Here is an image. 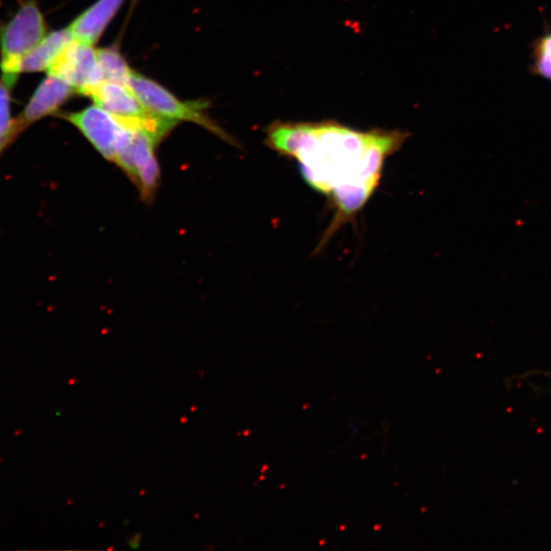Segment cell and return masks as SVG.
I'll return each instance as SVG.
<instances>
[{
  "mask_svg": "<svg viewBox=\"0 0 551 551\" xmlns=\"http://www.w3.org/2000/svg\"><path fill=\"white\" fill-rule=\"evenodd\" d=\"M47 73L67 83L76 93L85 96L104 81L97 58V49H94L93 45L75 39L65 47Z\"/></svg>",
  "mask_w": 551,
  "mask_h": 551,
  "instance_id": "obj_6",
  "label": "cell"
},
{
  "mask_svg": "<svg viewBox=\"0 0 551 551\" xmlns=\"http://www.w3.org/2000/svg\"><path fill=\"white\" fill-rule=\"evenodd\" d=\"M73 40L74 37L69 28L47 34L24 58L21 73L48 71Z\"/></svg>",
  "mask_w": 551,
  "mask_h": 551,
  "instance_id": "obj_9",
  "label": "cell"
},
{
  "mask_svg": "<svg viewBox=\"0 0 551 551\" xmlns=\"http://www.w3.org/2000/svg\"><path fill=\"white\" fill-rule=\"evenodd\" d=\"M159 144L152 136L130 129L115 160V164L135 184L145 203L153 202L160 185L161 169L156 156Z\"/></svg>",
  "mask_w": 551,
  "mask_h": 551,
  "instance_id": "obj_4",
  "label": "cell"
},
{
  "mask_svg": "<svg viewBox=\"0 0 551 551\" xmlns=\"http://www.w3.org/2000/svg\"><path fill=\"white\" fill-rule=\"evenodd\" d=\"M128 86L143 107L155 115L173 121H187L202 126L218 137L234 143V140L206 113L205 102H182L158 82L133 71Z\"/></svg>",
  "mask_w": 551,
  "mask_h": 551,
  "instance_id": "obj_3",
  "label": "cell"
},
{
  "mask_svg": "<svg viewBox=\"0 0 551 551\" xmlns=\"http://www.w3.org/2000/svg\"><path fill=\"white\" fill-rule=\"evenodd\" d=\"M408 137L398 130L364 132L335 121L276 122L266 131V144L296 161L305 181L329 198L335 215L323 244L367 205L386 160Z\"/></svg>",
  "mask_w": 551,
  "mask_h": 551,
  "instance_id": "obj_1",
  "label": "cell"
},
{
  "mask_svg": "<svg viewBox=\"0 0 551 551\" xmlns=\"http://www.w3.org/2000/svg\"><path fill=\"white\" fill-rule=\"evenodd\" d=\"M59 117L76 127L100 156L115 163L130 131L117 117L96 105Z\"/></svg>",
  "mask_w": 551,
  "mask_h": 551,
  "instance_id": "obj_5",
  "label": "cell"
},
{
  "mask_svg": "<svg viewBox=\"0 0 551 551\" xmlns=\"http://www.w3.org/2000/svg\"><path fill=\"white\" fill-rule=\"evenodd\" d=\"M12 89L0 80V157L5 150L19 137L16 118L12 116Z\"/></svg>",
  "mask_w": 551,
  "mask_h": 551,
  "instance_id": "obj_11",
  "label": "cell"
},
{
  "mask_svg": "<svg viewBox=\"0 0 551 551\" xmlns=\"http://www.w3.org/2000/svg\"><path fill=\"white\" fill-rule=\"evenodd\" d=\"M75 93L76 91L67 83L48 75L38 85L29 103L16 118L18 135L40 120L59 113Z\"/></svg>",
  "mask_w": 551,
  "mask_h": 551,
  "instance_id": "obj_7",
  "label": "cell"
},
{
  "mask_svg": "<svg viewBox=\"0 0 551 551\" xmlns=\"http://www.w3.org/2000/svg\"><path fill=\"white\" fill-rule=\"evenodd\" d=\"M46 22L36 0H25L0 30L2 80L11 88L21 74L24 58L47 35Z\"/></svg>",
  "mask_w": 551,
  "mask_h": 551,
  "instance_id": "obj_2",
  "label": "cell"
},
{
  "mask_svg": "<svg viewBox=\"0 0 551 551\" xmlns=\"http://www.w3.org/2000/svg\"><path fill=\"white\" fill-rule=\"evenodd\" d=\"M534 69L543 78L551 80V34L543 37L535 48Z\"/></svg>",
  "mask_w": 551,
  "mask_h": 551,
  "instance_id": "obj_12",
  "label": "cell"
},
{
  "mask_svg": "<svg viewBox=\"0 0 551 551\" xmlns=\"http://www.w3.org/2000/svg\"><path fill=\"white\" fill-rule=\"evenodd\" d=\"M97 58L104 81L129 84L133 70L129 67L117 46L97 49Z\"/></svg>",
  "mask_w": 551,
  "mask_h": 551,
  "instance_id": "obj_10",
  "label": "cell"
},
{
  "mask_svg": "<svg viewBox=\"0 0 551 551\" xmlns=\"http://www.w3.org/2000/svg\"><path fill=\"white\" fill-rule=\"evenodd\" d=\"M125 0H97L69 27L75 40L94 45L122 8Z\"/></svg>",
  "mask_w": 551,
  "mask_h": 551,
  "instance_id": "obj_8",
  "label": "cell"
}]
</instances>
